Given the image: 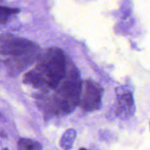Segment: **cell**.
Wrapping results in <instances>:
<instances>
[{
	"instance_id": "cell-1",
	"label": "cell",
	"mask_w": 150,
	"mask_h": 150,
	"mask_svg": "<svg viewBox=\"0 0 150 150\" xmlns=\"http://www.w3.org/2000/svg\"><path fill=\"white\" fill-rule=\"evenodd\" d=\"M66 73L64 53L59 48L51 47L42 56L35 70L25 75L23 81L36 87L45 83L51 89H56Z\"/></svg>"
},
{
	"instance_id": "cell-2",
	"label": "cell",
	"mask_w": 150,
	"mask_h": 150,
	"mask_svg": "<svg viewBox=\"0 0 150 150\" xmlns=\"http://www.w3.org/2000/svg\"><path fill=\"white\" fill-rule=\"evenodd\" d=\"M35 48L27 40L7 35L0 36V54L6 57V64L13 70H21L35 60Z\"/></svg>"
},
{
	"instance_id": "cell-3",
	"label": "cell",
	"mask_w": 150,
	"mask_h": 150,
	"mask_svg": "<svg viewBox=\"0 0 150 150\" xmlns=\"http://www.w3.org/2000/svg\"><path fill=\"white\" fill-rule=\"evenodd\" d=\"M59 85L58 105L62 112L70 113L80 103L82 83L78 70H67L65 76Z\"/></svg>"
},
{
	"instance_id": "cell-4",
	"label": "cell",
	"mask_w": 150,
	"mask_h": 150,
	"mask_svg": "<svg viewBox=\"0 0 150 150\" xmlns=\"http://www.w3.org/2000/svg\"><path fill=\"white\" fill-rule=\"evenodd\" d=\"M103 89L98 83L86 80L82 83L80 103L81 108L86 111H94L101 105Z\"/></svg>"
},
{
	"instance_id": "cell-5",
	"label": "cell",
	"mask_w": 150,
	"mask_h": 150,
	"mask_svg": "<svg viewBox=\"0 0 150 150\" xmlns=\"http://www.w3.org/2000/svg\"><path fill=\"white\" fill-rule=\"evenodd\" d=\"M117 115L123 120H126L134 114L135 104L133 94L125 92L122 89L121 92L117 91Z\"/></svg>"
},
{
	"instance_id": "cell-6",
	"label": "cell",
	"mask_w": 150,
	"mask_h": 150,
	"mask_svg": "<svg viewBox=\"0 0 150 150\" xmlns=\"http://www.w3.org/2000/svg\"><path fill=\"white\" fill-rule=\"evenodd\" d=\"M76 131L74 129H69L63 133L60 139V146L64 150H70L72 149L76 139Z\"/></svg>"
},
{
	"instance_id": "cell-7",
	"label": "cell",
	"mask_w": 150,
	"mask_h": 150,
	"mask_svg": "<svg viewBox=\"0 0 150 150\" xmlns=\"http://www.w3.org/2000/svg\"><path fill=\"white\" fill-rule=\"evenodd\" d=\"M18 150H42V146L37 141L28 139H20L18 142Z\"/></svg>"
},
{
	"instance_id": "cell-8",
	"label": "cell",
	"mask_w": 150,
	"mask_h": 150,
	"mask_svg": "<svg viewBox=\"0 0 150 150\" xmlns=\"http://www.w3.org/2000/svg\"><path fill=\"white\" fill-rule=\"evenodd\" d=\"M18 12L19 9L18 8H10L0 6V25L7 23L10 16L16 14Z\"/></svg>"
},
{
	"instance_id": "cell-9",
	"label": "cell",
	"mask_w": 150,
	"mask_h": 150,
	"mask_svg": "<svg viewBox=\"0 0 150 150\" xmlns=\"http://www.w3.org/2000/svg\"><path fill=\"white\" fill-rule=\"evenodd\" d=\"M79 150H88V149H84V148H81Z\"/></svg>"
}]
</instances>
